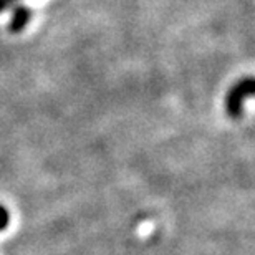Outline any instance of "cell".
Returning a JSON list of instances; mask_svg holds the SVG:
<instances>
[{"instance_id":"obj_1","label":"cell","mask_w":255,"mask_h":255,"mask_svg":"<svg viewBox=\"0 0 255 255\" xmlns=\"http://www.w3.org/2000/svg\"><path fill=\"white\" fill-rule=\"evenodd\" d=\"M252 95H254V80L251 76L244 80H239L237 83L227 91L226 101H224L227 116H231V118H241L242 111H244L242 110L244 101L251 98Z\"/></svg>"},{"instance_id":"obj_2","label":"cell","mask_w":255,"mask_h":255,"mask_svg":"<svg viewBox=\"0 0 255 255\" xmlns=\"http://www.w3.org/2000/svg\"><path fill=\"white\" fill-rule=\"evenodd\" d=\"M30 18H32V10L25 5H17L12 10V17L8 22L10 33H20L30 23Z\"/></svg>"},{"instance_id":"obj_3","label":"cell","mask_w":255,"mask_h":255,"mask_svg":"<svg viewBox=\"0 0 255 255\" xmlns=\"http://www.w3.org/2000/svg\"><path fill=\"white\" fill-rule=\"evenodd\" d=\"M8 222H10V214H8V211L3 206H0V232L5 231V229L8 227Z\"/></svg>"},{"instance_id":"obj_4","label":"cell","mask_w":255,"mask_h":255,"mask_svg":"<svg viewBox=\"0 0 255 255\" xmlns=\"http://www.w3.org/2000/svg\"><path fill=\"white\" fill-rule=\"evenodd\" d=\"M8 5H10V2H7V0H0V13L5 12V10L8 8Z\"/></svg>"},{"instance_id":"obj_5","label":"cell","mask_w":255,"mask_h":255,"mask_svg":"<svg viewBox=\"0 0 255 255\" xmlns=\"http://www.w3.org/2000/svg\"><path fill=\"white\" fill-rule=\"evenodd\" d=\"M7 2H13V0H7Z\"/></svg>"}]
</instances>
